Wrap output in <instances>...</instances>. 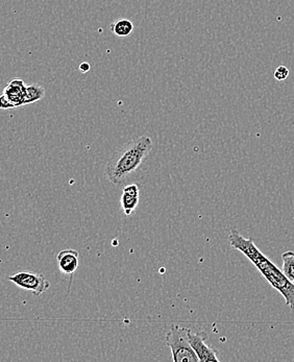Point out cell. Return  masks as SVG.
Segmentation results:
<instances>
[{
    "instance_id": "9",
    "label": "cell",
    "mask_w": 294,
    "mask_h": 362,
    "mask_svg": "<svg viewBox=\"0 0 294 362\" xmlns=\"http://www.w3.org/2000/svg\"><path fill=\"white\" fill-rule=\"evenodd\" d=\"M111 30L119 38H127L134 32V24L129 19H118L111 24Z\"/></svg>"
},
{
    "instance_id": "13",
    "label": "cell",
    "mask_w": 294,
    "mask_h": 362,
    "mask_svg": "<svg viewBox=\"0 0 294 362\" xmlns=\"http://www.w3.org/2000/svg\"><path fill=\"white\" fill-rule=\"evenodd\" d=\"M80 69L82 72H88L90 70V65L88 64V63H82V64L80 65Z\"/></svg>"
},
{
    "instance_id": "10",
    "label": "cell",
    "mask_w": 294,
    "mask_h": 362,
    "mask_svg": "<svg viewBox=\"0 0 294 362\" xmlns=\"http://www.w3.org/2000/svg\"><path fill=\"white\" fill-rule=\"evenodd\" d=\"M282 272L285 277L294 284V252L287 251L282 254Z\"/></svg>"
},
{
    "instance_id": "12",
    "label": "cell",
    "mask_w": 294,
    "mask_h": 362,
    "mask_svg": "<svg viewBox=\"0 0 294 362\" xmlns=\"http://www.w3.org/2000/svg\"><path fill=\"white\" fill-rule=\"evenodd\" d=\"M274 78L278 81H285L289 76V70L286 66H280L274 70Z\"/></svg>"
},
{
    "instance_id": "11",
    "label": "cell",
    "mask_w": 294,
    "mask_h": 362,
    "mask_svg": "<svg viewBox=\"0 0 294 362\" xmlns=\"http://www.w3.org/2000/svg\"><path fill=\"white\" fill-rule=\"evenodd\" d=\"M45 96V89L39 85L26 86L25 103L24 105H32L42 100Z\"/></svg>"
},
{
    "instance_id": "2",
    "label": "cell",
    "mask_w": 294,
    "mask_h": 362,
    "mask_svg": "<svg viewBox=\"0 0 294 362\" xmlns=\"http://www.w3.org/2000/svg\"><path fill=\"white\" fill-rule=\"evenodd\" d=\"M153 148V142L148 136H140L127 142L107 162V180L116 187H124L129 179L141 170Z\"/></svg>"
},
{
    "instance_id": "7",
    "label": "cell",
    "mask_w": 294,
    "mask_h": 362,
    "mask_svg": "<svg viewBox=\"0 0 294 362\" xmlns=\"http://www.w3.org/2000/svg\"><path fill=\"white\" fill-rule=\"evenodd\" d=\"M57 261L61 273L74 276L80 265V254L74 249L63 250L57 256Z\"/></svg>"
},
{
    "instance_id": "6",
    "label": "cell",
    "mask_w": 294,
    "mask_h": 362,
    "mask_svg": "<svg viewBox=\"0 0 294 362\" xmlns=\"http://www.w3.org/2000/svg\"><path fill=\"white\" fill-rule=\"evenodd\" d=\"M2 95L12 105L13 109L25 106L26 85L21 78H14L4 87Z\"/></svg>"
},
{
    "instance_id": "1",
    "label": "cell",
    "mask_w": 294,
    "mask_h": 362,
    "mask_svg": "<svg viewBox=\"0 0 294 362\" xmlns=\"http://www.w3.org/2000/svg\"><path fill=\"white\" fill-rule=\"evenodd\" d=\"M230 245L233 249L241 252L262 274L267 282L278 291L285 298L287 306L294 311V284L283 274L273 261L269 260L257 247L252 238H245L236 229H232L229 234Z\"/></svg>"
},
{
    "instance_id": "4",
    "label": "cell",
    "mask_w": 294,
    "mask_h": 362,
    "mask_svg": "<svg viewBox=\"0 0 294 362\" xmlns=\"http://www.w3.org/2000/svg\"><path fill=\"white\" fill-rule=\"evenodd\" d=\"M11 282L16 284L19 288L30 291L36 297H40L49 289L50 282L40 273L20 272L16 275L8 277Z\"/></svg>"
},
{
    "instance_id": "3",
    "label": "cell",
    "mask_w": 294,
    "mask_h": 362,
    "mask_svg": "<svg viewBox=\"0 0 294 362\" xmlns=\"http://www.w3.org/2000/svg\"><path fill=\"white\" fill-rule=\"evenodd\" d=\"M189 329L180 325H172L166 334L165 342L171 351V356L175 362H199L188 339Z\"/></svg>"
},
{
    "instance_id": "5",
    "label": "cell",
    "mask_w": 294,
    "mask_h": 362,
    "mask_svg": "<svg viewBox=\"0 0 294 362\" xmlns=\"http://www.w3.org/2000/svg\"><path fill=\"white\" fill-rule=\"evenodd\" d=\"M188 339L191 346H192L193 351H194L196 356L199 357V361L201 362L208 361H219L220 359L218 358V353L215 350L214 348L211 346L210 344H208V337L206 332H196L193 333L191 331H188Z\"/></svg>"
},
{
    "instance_id": "8",
    "label": "cell",
    "mask_w": 294,
    "mask_h": 362,
    "mask_svg": "<svg viewBox=\"0 0 294 362\" xmlns=\"http://www.w3.org/2000/svg\"><path fill=\"white\" fill-rule=\"evenodd\" d=\"M140 201V189L137 184H127L122 189L120 203L124 214L129 216L137 209Z\"/></svg>"
}]
</instances>
